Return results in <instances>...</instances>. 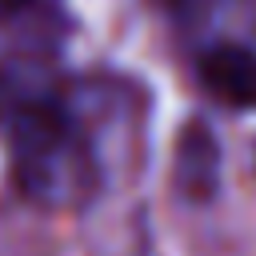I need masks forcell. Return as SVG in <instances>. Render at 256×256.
<instances>
[{
  "mask_svg": "<svg viewBox=\"0 0 256 256\" xmlns=\"http://www.w3.org/2000/svg\"><path fill=\"white\" fill-rule=\"evenodd\" d=\"M0 132L32 200L64 208L92 188L96 164L88 140L64 100V84L48 68L32 60L0 64Z\"/></svg>",
  "mask_w": 256,
  "mask_h": 256,
  "instance_id": "1",
  "label": "cell"
},
{
  "mask_svg": "<svg viewBox=\"0 0 256 256\" xmlns=\"http://www.w3.org/2000/svg\"><path fill=\"white\" fill-rule=\"evenodd\" d=\"M200 84L228 108H256V52L248 44H212L196 60Z\"/></svg>",
  "mask_w": 256,
  "mask_h": 256,
  "instance_id": "2",
  "label": "cell"
},
{
  "mask_svg": "<svg viewBox=\"0 0 256 256\" xmlns=\"http://www.w3.org/2000/svg\"><path fill=\"white\" fill-rule=\"evenodd\" d=\"M176 184L188 200H212L220 188V148L204 120L184 124L176 144Z\"/></svg>",
  "mask_w": 256,
  "mask_h": 256,
  "instance_id": "3",
  "label": "cell"
},
{
  "mask_svg": "<svg viewBox=\"0 0 256 256\" xmlns=\"http://www.w3.org/2000/svg\"><path fill=\"white\" fill-rule=\"evenodd\" d=\"M160 12H168V16H176V20H196V16H204L216 0H152Z\"/></svg>",
  "mask_w": 256,
  "mask_h": 256,
  "instance_id": "4",
  "label": "cell"
},
{
  "mask_svg": "<svg viewBox=\"0 0 256 256\" xmlns=\"http://www.w3.org/2000/svg\"><path fill=\"white\" fill-rule=\"evenodd\" d=\"M32 0H0V20L4 16H12V12H20V8H28Z\"/></svg>",
  "mask_w": 256,
  "mask_h": 256,
  "instance_id": "5",
  "label": "cell"
}]
</instances>
